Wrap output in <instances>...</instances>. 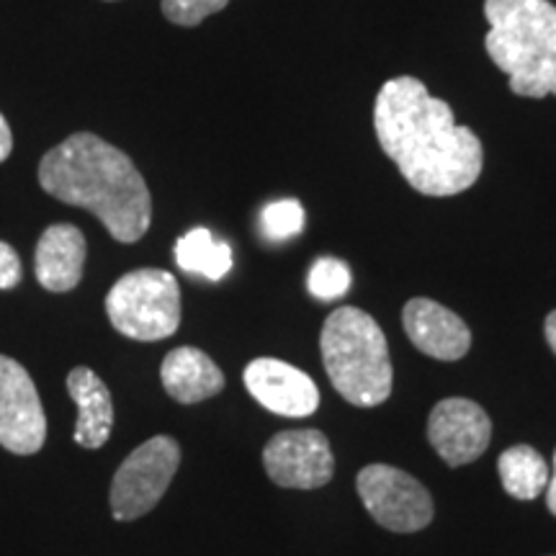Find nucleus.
<instances>
[{
  "label": "nucleus",
  "instance_id": "1",
  "mask_svg": "<svg viewBox=\"0 0 556 556\" xmlns=\"http://www.w3.org/2000/svg\"><path fill=\"white\" fill-rule=\"evenodd\" d=\"M374 129L381 150L417 193L456 197L482 176L479 137L462 127L448 103L433 99L417 78L402 75L381 86L374 103Z\"/></svg>",
  "mask_w": 556,
  "mask_h": 556
},
{
  "label": "nucleus",
  "instance_id": "2",
  "mask_svg": "<svg viewBox=\"0 0 556 556\" xmlns=\"http://www.w3.org/2000/svg\"><path fill=\"white\" fill-rule=\"evenodd\" d=\"M39 184L62 204L88 208L116 242L144 238L152 199L142 173L119 148L90 131H78L39 163Z\"/></svg>",
  "mask_w": 556,
  "mask_h": 556
},
{
  "label": "nucleus",
  "instance_id": "3",
  "mask_svg": "<svg viewBox=\"0 0 556 556\" xmlns=\"http://www.w3.org/2000/svg\"><path fill=\"white\" fill-rule=\"evenodd\" d=\"M484 50L523 99L556 96V5L548 0H484Z\"/></svg>",
  "mask_w": 556,
  "mask_h": 556
},
{
  "label": "nucleus",
  "instance_id": "4",
  "mask_svg": "<svg viewBox=\"0 0 556 556\" xmlns=\"http://www.w3.org/2000/svg\"><path fill=\"white\" fill-rule=\"evenodd\" d=\"M325 371L345 402L377 407L392 394V358L384 330L358 307H340L325 319L319 336Z\"/></svg>",
  "mask_w": 556,
  "mask_h": 556
},
{
  "label": "nucleus",
  "instance_id": "5",
  "mask_svg": "<svg viewBox=\"0 0 556 556\" xmlns=\"http://www.w3.org/2000/svg\"><path fill=\"white\" fill-rule=\"evenodd\" d=\"M106 315L124 338L155 343L180 325V287L170 270L139 268L122 276L106 296Z\"/></svg>",
  "mask_w": 556,
  "mask_h": 556
},
{
  "label": "nucleus",
  "instance_id": "6",
  "mask_svg": "<svg viewBox=\"0 0 556 556\" xmlns=\"http://www.w3.org/2000/svg\"><path fill=\"white\" fill-rule=\"evenodd\" d=\"M180 467V446L176 438L155 435L124 458L111 482V513L122 523L137 520L163 500Z\"/></svg>",
  "mask_w": 556,
  "mask_h": 556
},
{
  "label": "nucleus",
  "instance_id": "7",
  "mask_svg": "<svg viewBox=\"0 0 556 556\" xmlns=\"http://www.w3.org/2000/svg\"><path fill=\"white\" fill-rule=\"evenodd\" d=\"M356 486L368 516L394 533H415L433 520V497L426 484L389 464H368L358 471Z\"/></svg>",
  "mask_w": 556,
  "mask_h": 556
},
{
  "label": "nucleus",
  "instance_id": "8",
  "mask_svg": "<svg viewBox=\"0 0 556 556\" xmlns=\"http://www.w3.org/2000/svg\"><path fill=\"white\" fill-rule=\"evenodd\" d=\"M47 441V415L37 384L18 361L0 356V446L31 456Z\"/></svg>",
  "mask_w": 556,
  "mask_h": 556
},
{
  "label": "nucleus",
  "instance_id": "9",
  "mask_svg": "<svg viewBox=\"0 0 556 556\" xmlns=\"http://www.w3.org/2000/svg\"><path fill=\"white\" fill-rule=\"evenodd\" d=\"M263 467L274 484L287 490H319L332 479L336 456L319 430H283L263 448Z\"/></svg>",
  "mask_w": 556,
  "mask_h": 556
},
{
  "label": "nucleus",
  "instance_id": "10",
  "mask_svg": "<svg viewBox=\"0 0 556 556\" xmlns=\"http://www.w3.org/2000/svg\"><path fill=\"white\" fill-rule=\"evenodd\" d=\"M428 441L448 467H467L492 441V420L467 397L441 400L428 417Z\"/></svg>",
  "mask_w": 556,
  "mask_h": 556
},
{
  "label": "nucleus",
  "instance_id": "11",
  "mask_svg": "<svg viewBox=\"0 0 556 556\" xmlns=\"http://www.w3.org/2000/svg\"><path fill=\"white\" fill-rule=\"evenodd\" d=\"M242 379L253 400L281 417H307L319 407V389L315 381L287 361H250Z\"/></svg>",
  "mask_w": 556,
  "mask_h": 556
},
{
  "label": "nucleus",
  "instance_id": "12",
  "mask_svg": "<svg viewBox=\"0 0 556 556\" xmlns=\"http://www.w3.org/2000/svg\"><path fill=\"white\" fill-rule=\"evenodd\" d=\"M402 325L417 351L438 361H458L469 353L471 330L456 312L433 299H409L402 309Z\"/></svg>",
  "mask_w": 556,
  "mask_h": 556
},
{
  "label": "nucleus",
  "instance_id": "13",
  "mask_svg": "<svg viewBox=\"0 0 556 556\" xmlns=\"http://www.w3.org/2000/svg\"><path fill=\"white\" fill-rule=\"evenodd\" d=\"M88 245L75 225H52L41 232L34 255V274L47 291L65 294L80 283Z\"/></svg>",
  "mask_w": 556,
  "mask_h": 556
},
{
  "label": "nucleus",
  "instance_id": "14",
  "mask_svg": "<svg viewBox=\"0 0 556 556\" xmlns=\"http://www.w3.org/2000/svg\"><path fill=\"white\" fill-rule=\"evenodd\" d=\"M165 392L180 405H197L208 397H217L225 389V374L206 356L204 351L191 345L173 348L160 366Z\"/></svg>",
  "mask_w": 556,
  "mask_h": 556
},
{
  "label": "nucleus",
  "instance_id": "15",
  "mask_svg": "<svg viewBox=\"0 0 556 556\" xmlns=\"http://www.w3.org/2000/svg\"><path fill=\"white\" fill-rule=\"evenodd\" d=\"M67 392L78 405L75 443L90 451L101 448L114 428V400L109 387L88 366H78L70 371Z\"/></svg>",
  "mask_w": 556,
  "mask_h": 556
},
{
  "label": "nucleus",
  "instance_id": "16",
  "mask_svg": "<svg viewBox=\"0 0 556 556\" xmlns=\"http://www.w3.org/2000/svg\"><path fill=\"white\" fill-rule=\"evenodd\" d=\"M176 263L186 274H197L206 281H222L232 270V248L212 229L197 227L178 238Z\"/></svg>",
  "mask_w": 556,
  "mask_h": 556
},
{
  "label": "nucleus",
  "instance_id": "17",
  "mask_svg": "<svg viewBox=\"0 0 556 556\" xmlns=\"http://www.w3.org/2000/svg\"><path fill=\"white\" fill-rule=\"evenodd\" d=\"M497 471L505 492L516 500H536L544 495L548 477H552L544 456L526 443L505 448L497 458Z\"/></svg>",
  "mask_w": 556,
  "mask_h": 556
},
{
  "label": "nucleus",
  "instance_id": "18",
  "mask_svg": "<svg viewBox=\"0 0 556 556\" xmlns=\"http://www.w3.org/2000/svg\"><path fill=\"white\" fill-rule=\"evenodd\" d=\"M351 281V268H348L343 261L325 255V258H317L312 263L307 287L309 294L319 299V302H336V299L348 294Z\"/></svg>",
  "mask_w": 556,
  "mask_h": 556
},
{
  "label": "nucleus",
  "instance_id": "19",
  "mask_svg": "<svg viewBox=\"0 0 556 556\" xmlns=\"http://www.w3.org/2000/svg\"><path fill=\"white\" fill-rule=\"evenodd\" d=\"M304 229V208L296 199H281L261 212V232L270 242H287Z\"/></svg>",
  "mask_w": 556,
  "mask_h": 556
},
{
  "label": "nucleus",
  "instance_id": "20",
  "mask_svg": "<svg viewBox=\"0 0 556 556\" xmlns=\"http://www.w3.org/2000/svg\"><path fill=\"white\" fill-rule=\"evenodd\" d=\"M229 0H163V13L176 26H199L201 21L219 13Z\"/></svg>",
  "mask_w": 556,
  "mask_h": 556
},
{
  "label": "nucleus",
  "instance_id": "21",
  "mask_svg": "<svg viewBox=\"0 0 556 556\" xmlns=\"http://www.w3.org/2000/svg\"><path fill=\"white\" fill-rule=\"evenodd\" d=\"M24 278V268H21L18 253L9 242L0 240V289H16Z\"/></svg>",
  "mask_w": 556,
  "mask_h": 556
},
{
  "label": "nucleus",
  "instance_id": "22",
  "mask_svg": "<svg viewBox=\"0 0 556 556\" xmlns=\"http://www.w3.org/2000/svg\"><path fill=\"white\" fill-rule=\"evenodd\" d=\"M11 152H13V135H11L9 122H5V116L0 114V163H5V160L11 157Z\"/></svg>",
  "mask_w": 556,
  "mask_h": 556
},
{
  "label": "nucleus",
  "instance_id": "23",
  "mask_svg": "<svg viewBox=\"0 0 556 556\" xmlns=\"http://www.w3.org/2000/svg\"><path fill=\"white\" fill-rule=\"evenodd\" d=\"M546 505H548V510H552V516H556V454H554V471H552V477H548V484H546Z\"/></svg>",
  "mask_w": 556,
  "mask_h": 556
},
{
  "label": "nucleus",
  "instance_id": "24",
  "mask_svg": "<svg viewBox=\"0 0 556 556\" xmlns=\"http://www.w3.org/2000/svg\"><path fill=\"white\" fill-rule=\"evenodd\" d=\"M544 336H546L548 348H552V351L556 353V309L552 312V315L546 317V323H544Z\"/></svg>",
  "mask_w": 556,
  "mask_h": 556
}]
</instances>
